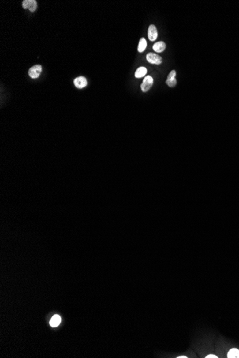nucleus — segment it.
<instances>
[{
  "mask_svg": "<svg viewBox=\"0 0 239 358\" xmlns=\"http://www.w3.org/2000/svg\"><path fill=\"white\" fill-rule=\"evenodd\" d=\"M146 59L149 63L153 65H159L162 62V57L157 54L150 52L146 55Z\"/></svg>",
  "mask_w": 239,
  "mask_h": 358,
  "instance_id": "1",
  "label": "nucleus"
},
{
  "mask_svg": "<svg viewBox=\"0 0 239 358\" xmlns=\"http://www.w3.org/2000/svg\"><path fill=\"white\" fill-rule=\"evenodd\" d=\"M42 67L40 65H34L33 67H32L30 69H29V72H28V74L29 75V77L31 78H32V79H37L39 77V75H41V72H42Z\"/></svg>",
  "mask_w": 239,
  "mask_h": 358,
  "instance_id": "2",
  "label": "nucleus"
},
{
  "mask_svg": "<svg viewBox=\"0 0 239 358\" xmlns=\"http://www.w3.org/2000/svg\"><path fill=\"white\" fill-rule=\"evenodd\" d=\"M153 78L151 77V76H147V77H145L144 78V79H143V83L141 84L140 85V88H141V90L143 91V92H148V91L150 90V89L151 88V87L153 86Z\"/></svg>",
  "mask_w": 239,
  "mask_h": 358,
  "instance_id": "3",
  "label": "nucleus"
},
{
  "mask_svg": "<svg viewBox=\"0 0 239 358\" xmlns=\"http://www.w3.org/2000/svg\"><path fill=\"white\" fill-rule=\"evenodd\" d=\"M22 7L24 9H28L30 12H34L37 8V2L35 0H24L22 2Z\"/></svg>",
  "mask_w": 239,
  "mask_h": 358,
  "instance_id": "4",
  "label": "nucleus"
},
{
  "mask_svg": "<svg viewBox=\"0 0 239 358\" xmlns=\"http://www.w3.org/2000/svg\"><path fill=\"white\" fill-rule=\"evenodd\" d=\"M175 77H176V72H175V70L170 71L166 80V84L170 87H174L177 84V80L175 79Z\"/></svg>",
  "mask_w": 239,
  "mask_h": 358,
  "instance_id": "5",
  "label": "nucleus"
},
{
  "mask_svg": "<svg viewBox=\"0 0 239 358\" xmlns=\"http://www.w3.org/2000/svg\"><path fill=\"white\" fill-rule=\"evenodd\" d=\"M74 84L77 88L82 89L85 87L88 84V82H87L85 77L80 76V77H77L74 79Z\"/></svg>",
  "mask_w": 239,
  "mask_h": 358,
  "instance_id": "6",
  "label": "nucleus"
},
{
  "mask_svg": "<svg viewBox=\"0 0 239 358\" xmlns=\"http://www.w3.org/2000/svg\"><path fill=\"white\" fill-rule=\"evenodd\" d=\"M148 39L151 41L153 42L156 40L158 38V31L155 25L151 24L150 25L148 31Z\"/></svg>",
  "mask_w": 239,
  "mask_h": 358,
  "instance_id": "7",
  "label": "nucleus"
},
{
  "mask_svg": "<svg viewBox=\"0 0 239 358\" xmlns=\"http://www.w3.org/2000/svg\"><path fill=\"white\" fill-rule=\"evenodd\" d=\"M166 43H165L164 42H162V41L155 42V43L154 44L153 46V50L158 53H160V52H163V51L166 50Z\"/></svg>",
  "mask_w": 239,
  "mask_h": 358,
  "instance_id": "8",
  "label": "nucleus"
},
{
  "mask_svg": "<svg viewBox=\"0 0 239 358\" xmlns=\"http://www.w3.org/2000/svg\"><path fill=\"white\" fill-rule=\"evenodd\" d=\"M147 74V69L144 67H140L137 69L135 73V77L136 78H141L145 76Z\"/></svg>",
  "mask_w": 239,
  "mask_h": 358,
  "instance_id": "9",
  "label": "nucleus"
},
{
  "mask_svg": "<svg viewBox=\"0 0 239 358\" xmlns=\"http://www.w3.org/2000/svg\"><path fill=\"white\" fill-rule=\"evenodd\" d=\"M60 322H61V317H60V315H55L52 317V319H51V320H50V325H51L52 327H58V326L60 325Z\"/></svg>",
  "mask_w": 239,
  "mask_h": 358,
  "instance_id": "10",
  "label": "nucleus"
},
{
  "mask_svg": "<svg viewBox=\"0 0 239 358\" xmlns=\"http://www.w3.org/2000/svg\"><path fill=\"white\" fill-rule=\"evenodd\" d=\"M146 47H147L146 40H145V38H141V39H140L137 50H138L139 52H144L145 49H146Z\"/></svg>",
  "mask_w": 239,
  "mask_h": 358,
  "instance_id": "11",
  "label": "nucleus"
},
{
  "mask_svg": "<svg viewBox=\"0 0 239 358\" xmlns=\"http://www.w3.org/2000/svg\"><path fill=\"white\" fill-rule=\"evenodd\" d=\"M228 358H239V349L236 348L230 349L227 355Z\"/></svg>",
  "mask_w": 239,
  "mask_h": 358,
  "instance_id": "12",
  "label": "nucleus"
},
{
  "mask_svg": "<svg viewBox=\"0 0 239 358\" xmlns=\"http://www.w3.org/2000/svg\"><path fill=\"white\" fill-rule=\"evenodd\" d=\"M206 357V358H218L217 356L215 355H208Z\"/></svg>",
  "mask_w": 239,
  "mask_h": 358,
  "instance_id": "13",
  "label": "nucleus"
},
{
  "mask_svg": "<svg viewBox=\"0 0 239 358\" xmlns=\"http://www.w3.org/2000/svg\"><path fill=\"white\" fill-rule=\"evenodd\" d=\"M188 357H185V356H180V357H177V358H187Z\"/></svg>",
  "mask_w": 239,
  "mask_h": 358,
  "instance_id": "14",
  "label": "nucleus"
}]
</instances>
